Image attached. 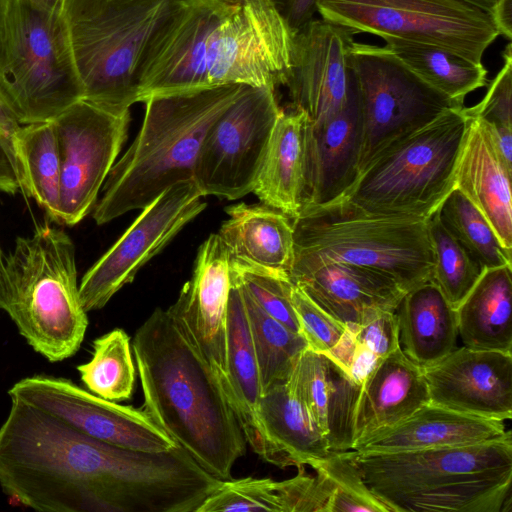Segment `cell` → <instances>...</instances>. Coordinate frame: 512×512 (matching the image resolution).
I'll use <instances>...</instances> for the list:
<instances>
[{
  "label": "cell",
  "instance_id": "cell-37",
  "mask_svg": "<svg viewBox=\"0 0 512 512\" xmlns=\"http://www.w3.org/2000/svg\"><path fill=\"white\" fill-rule=\"evenodd\" d=\"M436 213L446 230L484 269L512 264V250L506 249L484 215L454 188Z\"/></svg>",
  "mask_w": 512,
  "mask_h": 512
},
{
  "label": "cell",
  "instance_id": "cell-42",
  "mask_svg": "<svg viewBox=\"0 0 512 512\" xmlns=\"http://www.w3.org/2000/svg\"><path fill=\"white\" fill-rule=\"evenodd\" d=\"M282 512L278 481L270 478L222 480L196 512Z\"/></svg>",
  "mask_w": 512,
  "mask_h": 512
},
{
  "label": "cell",
  "instance_id": "cell-20",
  "mask_svg": "<svg viewBox=\"0 0 512 512\" xmlns=\"http://www.w3.org/2000/svg\"><path fill=\"white\" fill-rule=\"evenodd\" d=\"M360 138L359 103L350 72L342 109L318 125L306 122L301 209L329 204L352 185L358 174Z\"/></svg>",
  "mask_w": 512,
  "mask_h": 512
},
{
  "label": "cell",
  "instance_id": "cell-17",
  "mask_svg": "<svg viewBox=\"0 0 512 512\" xmlns=\"http://www.w3.org/2000/svg\"><path fill=\"white\" fill-rule=\"evenodd\" d=\"M231 288L230 255L214 233L199 247L191 279L167 309L215 375L226 398L229 394L227 351Z\"/></svg>",
  "mask_w": 512,
  "mask_h": 512
},
{
  "label": "cell",
  "instance_id": "cell-31",
  "mask_svg": "<svg viewBox=\"0 0 512 512\" xmlns=\"http://www.w3.org/2000/svg\"><path fill=\"white\" fill-rule=\"evenodd\" d=\"M511 297L512 264L485 269L456 308L463 346L512 353Z\"/></svg>",
  "mask_w": 512,
  "mask_h": 512
},
{
  "label": "cell",
  "instance_id": "cell-2",
  "mask_svg": "<svg viewBox=\"0 0 512 512\" xmlns=\"http://www.w3.org/2000/svg\"><path fill=\"white\" fill-rule=\"evenodd\" d=\"M295 31L271 0H174L141 66L138 102L224 85L285 86Z\"/></svg>",
  "mask_w": 512,
  "mask_h": 512
},
{
  "label": "cell",
  "instance_id": "cell-19",
  "mask_svg": "<svg viewBox=\"0 0 512 512\" xmlns=\"http://www.w3.org/2000/svg\"><path fill=\"white\" fill-rule=\"evenodd\" d=\"M423 371L431 403L503 422L512 418V353L456 347Z\"/></svg>",
  "mask_w": 512,
  "mask_h": 512
},
{
  "label": "cell",
  "instance_id": "cell-14",
  "mask_svg": "<svg viewBox=\"0 0 512 512\" xmlns=\"http://www.w3.org/2000/svg\"><path fill=\"white\" fill-rule=\"evenodd\" d=\"M52 122L61 166L59 223L72 226L94 209L127 138L130 110L114 112L82 99Z\"/></svg>",
  "mask_w": 512,
  "mask_h": 512
},
{
  "label": "cell",
  "instance_id": "cell-22",
  "mask_svg": "<svg viewBox=\"0 0 512 512\" xmlns=\"http://www.w3.org/2000/svg\"><path fill=\"white\" fill-rule=\"evenodd\" d=\"M292 282L345 326L364 324L382 310L395 311L405 293L382 272L341 262L322 265Z\"/></svg>",
  "mask_w": 512,
  "mask_h": 512
},
{
  "label": "cell",
  "instance_id": "cell-6",
  "mask_svg": "<svg viewBox=\"0 0 512 512\" xmlns=\"http://www.w3.org/2000/svg\"><path fill=\"white\" fill-rule=\"evenodd\" d=\"M0 309L28 344L50 362L73 356L88 327L79 296L75 248L47 223L18 237L0 258Z\"/></svg>",
  "mask_w": 512,
  "mask_h": 512
},
{
  "label": "cell",
  "instance_id": "cell-51",
  "mask_svg": "<svg viewBox=\"0 0 512 512\" xmlns=\"http://www.w3.org/2000/svg\"><path fill=\"white\" fill-rule=\"evenodd\" d=\"M470 2L478 7H481L485 10L492 12V9L496 3V0H465Z\"/></svg>",
  "mask_w": 512,
  "mask_h": 512
},
{
  "label": "cell",
  "instance_id": "cell-46",
  "mask_svg": "<svg viewBox=\"0 0 512 512\" xmlns=\"http://www.w3.org/2000/svg\"><path fill=\"white\" fill-rule=\"evenodd\" d=\"M317 0H288L282 10L287 22L297 30L313 19Z\"/></svg>",
  "mask_w": 512,
  "mask_h": 512
},
{
  "label": "cell",
  "instance_id": "cell-27",
  "mask_svg": "<svg viewBox=\"0 0 512 512\" xmlns=\"http://www.w3.org/2000/svg\"><path fill=\"white\" fill-rule=\"evenodd\" d=\"M258 419L269 448V463L280 468L310 465L330 453L327 437L286 382L262 394Z\"/></svg>",
  "mask_w": 512,
  "mask_h": 512
},
{
  "label": "cell",
  "instance_id": "cell-41",
  "mask_svg": "<svg viewBox=\"0 0 512 512\" xmlns=\"http://www.w3.org/2000/svg\"><path fill=\"white\" fill-rule=\"evenodd\" d=\"M512 45L503 52V65L488 86L483 99L466 113L480 119L503 158L512 169Z\"/></svg>",
  "mask_w": 512,
  "mask_h": 512
},
{
  "label": "cell",
  "instance_id": "cell-13",
  "mask_svg": "<svg viewBox=\"0 0 512 512\" xmlns=\"http://www.w3.org/2000/svg\"><path fill=\"white\" fill-rule=\"evenodd\" d=\"M282 111L276 89L246 86L208 129L193 180L205 196L236 200L251 193Z\"/></svg>",
  "mask_w": 512,
  "mask_h": 512
},
{
  "label": "cell",
  "instance_id": "cell-44",
  "mask_svg": "<svg viewBox=\"0 0 512 512\" xmlns=\"http://www.w3.org/2000/svg\"><path fill=\"white\" fill-rule=\"evenodd\" d=\"M294 477L278 481L282 512H326L330 488L318 472L311 476L299 466Z\"/></svg>",
  "mask_w": 512,
  "mask_h": 512
},
{
  "label": "cell",
  "instance_id": "cell-26",
  "mask_svg": "<svg viewBox=\"0 0 512 512\" xmlns=\"http://www.w3.org/2000/svg\"><path fill=\"white\" fill-rule=\"evenodd\" d=\"M395 313L400 348L422 369L436 364L456 348V309L432 281L405 292Z\"/></svg>",
  "mask_w": 512,
  "mask_h": 512
},
{
  "label": "cell",
  "instance_id": "cell-18",
  "mask_svg": "<svg viewBox=\"0 0 512 512\" xmlns=\"http://www.w3.org/2000/svg\"><path fill=\"white\" fill-rule=\"evenodd\" d=\"M347 29L325 19H311L295 31L292 65L286 87L291 108L302 111L307 123L318 125L346 103L350 71Z\"/></svg>",
  "mask_w": 512,
  "mask_h": 512
},
{
  "label": "cell",
  "instance_id": "cell-1",
  "mask_svg": "<svg viewBox=\"0 0 512 512\" xmlns=\"http://www.w3.org/2000/svg\"><path fill=\"white\" fill-rule=\"evenodd\" d=\"M194 468L179 446L123 449L11 398L0 426V487L40 512H181Z\"/></svg>",
  "mask_w": 512,
  "mask_h": 512
},
{
  "label": "cell",
  "instance_id": "cell-24",
  "mask_svg": "<svg viewBox=\"0 0 512 512\" xmlns=\"http://www.w3.org/2000/svg\"><path fill=\"white\" fill-rule=\"evenodd\" d=\"M511 177L512 169L505 164L485 124L469 116L454 186L484 215L508 250H512Z\"/></svg>",
  "mask_w": 512,
  "mask_h": 512
},
{
  "label": "cell",
  "instance_id": "cell-12",
  "mask_svg": "<svg viewBox=\"0 0 512 512\" xmlns=\"http://www.w3.org/2000/svg\"><path fill=\"white\" fill-rule=\"evenodd\" d=\"M360 112L358 172L378 151L427 124L449 108L462 107L425 83L387 48L354 40L348 49Z\"/></svg>",
  "mask_w": 512,
  "mask_h": 512
},
{
  "label": "cell",
  "instance_id": "cell-30",
  "mask_svg": "<svg viewBox=\"0 0 512 512\" xmlns=\"http://www.w3.org/2000/svg\"><path fill=\"white\" fill-rule=\"evenodd\" d=\"M232 279V278H231ZM228 402L247 444L266 462L269 448L258 419L262 396L258 365L240 287L232 280L228 309Z\"/></svg>",
  "mask_w": 512,
  "mask_h": 512
},
{
  "label": "cell",
  "instance_id": "cell-21",
  "mask_svg": "<svg viewBox=\"0 0 512 512\" xmlns=\"http://www.w3.org/2000/svg\"><path fill=\"white\" fill-rule=\"evenodd\" d=\"M503 421L428 402L397 424L358 439V453H393L483 443L510 436Z\"/></svg>",
  "mask_w": 512,
  "mask_h": 512
},
{
  "label": "cell",
  "instance_id": "cell-10",
  "mask_svg": "<svg viewBox=\"0 0 512 512\" xmlns=\"http://www.w3.org/2000/svg\"><path fill=\"white\" fill-rule=\"evenodd\" d=\"M0 93L21 125L52 121L83 99L63 13L13 1L0 60Z\"/></svg>",
  "mask_w": 512,
  "mask_h": 512
},
{
  "label": "cell",
  "instance_id": "cell-49",
  "mask_svg": "<svg viewBox=\"0 0 512 512\" xmlns=\"http://www.w3.org/2000/svg\"><path fill=\"white\" fill-rule=\"evenodd\" d=\"M14 0H0V60L8 25V18Z\"/></svg>",
  "mask_w": 512,
  "mask_h": 512
},
{
  "label": "cell",
  "instance_id": "cell-8",
  "mask_svg": "<svg viewBox=\"0 0 512 512\" xmlns=\"http://www.w3.org/2000/svg\"><path fill=\"white\" fill-rule=\"evenodd\" d=\"M468 121L464 106L449 108L394 140L372 156L335 201L365 215L427 220L455 188Z\"/></svg>",
  "mask_w": 512,
  "mask_h": 512
},
{
  "label": "cell",
  "instance_id": "cell-52",
  "mask_svg": "<svg viewBox=\"0 0 512 512\" xmlns=\"http://www.w3.org/2000/svg\"><path fill=\"white\" fill-rule=\"evenodd\" d=\"M230 1L241 2V1H245V0H230ZM271 1H273L280 7V6H284L288 0H271Z\"/></svg>",
  "mask_w": 512,
  "mask_h": 512
},
{
  "label": "cell",
  "instance_id": "cell-53",
  "mask_svg": "<svg viewBox=\"0 0 512 512\" xmlns=\"http://www.w3.org/2000/svg\"><path fill=\"white\" fill-rule=\"evenodd\" d=\"M3 255V252H2V249H1V246H0V258L2 257Z\"/></svg>",
  "mask_w": 512,
  "mask_h": 512
},
{
  "label": "cell",
  "instance_id": "cell-38",
  "mask_svg": "<svg viewBox=\"0 0 512 512\" xmlns=\"http://www.w3.org/2000/svg\"><path fill=\"white\" fill-rule=\"evenodd\" d=\"M427 226L434 258L430 281L456 309L485 269L446 230L436 211Z\"/></svg>",
  "mask_w": 512,
  "mask_h": 512
},
{
  "label": "cell",
  "instance_id": "cell-40",
  "mask_svg": "<svg viewBox=\"0 0 512 512\" xmlns=\"http://www.w3.org/2000/svg\"><path fill=\"white\" fill-rule=\"evenodd\" d=\"M231 277L240 283L270 316L294 332H300L291 291L293 282L286 272L230 258Z\"/></svg>",
  "mask_w": 512,
  "mask_h": 512
},
{
  "label": "cell",
  "instance_id": "cell-32",
  "mask_svg": "<svg viewBox=\"0 0 512 512\" xmlns=\"http://www.w3.org/2000/svg\"><path fill=\"white\" fill-rule=\"evenodd\" d=\"M387 48L425 83L459 106L465 97L487 84V70L443 47L412 40L384 37Z\"/></svg>",
  "mask_w": 512,
  "mask_h": 512
},
{
  "label": "cell",
  "instance_id": "cell-28",
  "mask_svg": "<svg viewBox=\"0 0 512 512\" xmlns=\"http://www.w3.org/2000/svg\"><path fill=\"white\" fill-rule=\"evenodd\" d=\"M217 233L230 258L290 273L294 260L292 218L267 205L240 203L225 209Z\"/></svg>",
  "mask_w": 512,
  "mask_h": 512
},
{
  "label": "cell",
  "instance_id": "cell-35",
  "mask_svg": "<svg viewBox=\"0 0 512 512\" xmlns=\"http://www.w3.org/2000/svg\"><path fill=\"white\" fill-rule=\"evenodd\" d=\"M91 393L114 402L129 400L136 380L128 334L116 328L94 340L89 362L77 366Z\"/></svg>",
  "mask_w": 512,
  "mask_h": 512
},
{
  "label": "cell",
  "instance_id": "cell-29",
  "mask_svg": "<svg viewBox=\"0 0 512 512\" xmlns=\"http://www.w3.org/2000/svg\"><path fill=\"white\" fill-rule=\"evenodd\" d=\"M306 122L302 111L282 109L252 190L262 204L290 218H295L302 207Z\"/></svg>",
  "mask_w": 512,
  "mask_h": 512
},
{
  "label": "cell",
  "instance_id": "cell-47",
  "mask_svg": "<svg viewBox=\"0 0 512 512\" xmlns=\"http://www.w3.org/2000/svg\"><path fill=\"white\" fill-rule=\"evenodd\" d=\"M491 13L499 35L504 36L510 42L512 39V0H496Z\"/></svg>",
  "mask_w": 512,
  "mask_h": 512
},
{
  "label": "cell",
  "instance_id": "cell-16",
  "mask_svg": "<svg viewBox=\"0 0 512 512\" xmlns=\"http://www.w3.org/2000/svg\"><path fill=\"white\" fill-rule=\"evenodd\" d=\"M8 394L105 444L148 453L166 452L177 445L144 409L103 399L65 378L26 377Z\"/></svg>",
  "mask_w": 512,
  "mask_h": 512
},
{
  "label": "cell",
  "instance_id": "cell-48",
  "mask_svg": "<svg viewBox=\"0 0 512 512\" xmlns=\"http://www.w3.org/2000/svg\"><path fill=\"white\" fill-rule=\"evenodd\" d=\"M20 127L16 115L0 93V132L11 140Z\"/></svg>",
  "mask_w": 512,
  "mask_h": 512
},
{
  "label": "cell",
  "instance_id": "cell-5",
  "mask_svg": "<svg viewBox=\"0 0 512 512\" xmlns=\"http://www.w3.org/2000/svg\"><path fill=\"white\" fill-rule=\"evenodd\" d=\"M246 85H224L145 100L141 128L111 168L93 209L96 224L143 209L171 186L193 180L205 135Z\"/></svg>",
  "mask_w": 512,
  "mask_h": 512
},
{
  "label": "cell",
  "instance_id": "cell-11",
  "mask_svg": "<svg viewBox=\"0 0 512 512\" xmlns=\"http://www.w3.org/2000/svg\"><path fill=\"white\" fill-rule=\"evenodd\" d=\"M316 11L352 34L433 44L478 63L500 36L492 13L465 0H317Z\"/></svg>",
  "mask_w": 512,
  "mask_h": 512
},
{
  "label": "cell",
  "instance_id": "cell-34",
  "mask_svg": "<svg viewBox=\"0 0 512 512\" xmlns=\"http://www.w3.org/2000/svg\"><path fill=\"white\" fill-rule=\"evenodd\" d=\"M232 280L240 287L244 301L263 394L287 381L308 343L301 333L266 313L240 283Z\"/></svg>",
  "mask_w": 512,
  "mask_h": 512
},
{
  "label": "cell",
  "instance_id": "cell-3",
  "mask_svg": "<svg viewBox=\"0 0 512 512\" xmlns=\"http://www.w3.org/2000/svg\"><path fill=\"white\" fill-rule=\"evenodd\" d=\"M132 350L150 418L204 470L231 478L246 439L217 379L168 310L137 329Z\"/></svg>",
  "mask_w": 512,
  "mask_h": 512
},
{
  "label": "cell",
  "instance_id": "cell-4",
  "mask_svg": "<svg viewBox=\"0 0 512 512\" xmlns=\"http://www.w3.org/2000/svg\"><path fill=\"white\" fill-rule=\"evenodd\" d=\"M351 455L389 512H509L512 437L478 444Z\"/></svg>",
  "mask_w": 512,
  "mask_h": 512
},
{
  "label": "cell",
  "instance_id": "cell-23",
  "mask_svg": "<svg viewBox=\"0 0 512 512\" xmlns=\"http://www.w3.org/2000/svg\"><path fill=\"white\" fill-rule=\"evenodd\" d=\"M286 383L327 437L330 451L351 450L361 383L352 380L326 354L309 348L300 355Z\"/></svg>",
  "mask_w": 512,
  "mask_h": 512
},
{
  "label": "cell",
  "instance_id": "cell-36",
  "mask_svg": "<svg viewBox=\"0 0 512 512\" xmlns=\"http://www.w3.org/2000/svg\"><path fill=\"white\" fill-rule=\"evenodd\" d=\"M395 311L382 310L361 325H348L336 346L326 355L352 380L361 383L388 354L399 347Z\"/></svg>",
  "mask_w": 512,
  "mask_h": 512
},
{
  "label": "cell",
  "instance_id": "cell-33",
  "mask_svg": "<svg viewBox=\"0 0 512 512\" xmlns=\"http://www.w3.org/2000/svg\"><path fill=\"white\" fill-rule=\"evenodd\" d=\"M11 142L19 165L21 192L59 223L61 166L53 122L21 125Z\"/></svg>",
  "mask_w": 512,
  "mask_h": 512
},
{
  "label": "cell",
  "instance_id": "cell-7",
  "mask_svg": "<svg viewBox=\"0 0 512 512\" xmlns=\"http://www.w3.org/2000/svg\"><path fill=\"white\" fill-rule=\"evenodd\" d=\"M427 220L365 215L339 201L302 208L292 218L290 279L341 262L382 272L407 292L431 279Z\"/></svg>",
  "mask_w": 512,
  "mask_h": 512
},
{
  "label": "cell",
  "instance_id": "cell-15",
  "mask_svg": "<svg viewBox=\"0 0 512 512\" xmlns=\"http://www.w3.org/2000/svg\"><path fill=\"white\" fill-rule=\"evenodd\" d=\"M194 180L177 183L153 200L83 275L79 284L86 312L103 308L137 272L205 208Z\"/></svg>",
  "mask_w": 512,
  "mask_h": 512
},
{
  "label": "cell",
  "instance_id": "cell-25",
  "mask_svg": "<svg viewBox=\"0 0 512 512\" xmlns=\"http://www.w3.org/2000/svg\"><path fill=\"white\" fill-rule=\"evenodd\" d=\"M428 402L429 391L423 369L399 346L360 384L353 414V445L373 431L404 420Z\"/></svg>",
  "mask_w": 512,
  "mask_h": 512
},
{
  "label": "cell",
  "instance_id": "cell-45",
  "mask_svg": "<svg viewBox=\"0 0 512 512\" xmlns=\"http://www.w3.org/2000/svg\"><path fill=\"white\" fill-rule=\"evenodd\" d=\"M21 189L20 170L12 142L0 132V191L14 195Z\"/></svg>",
  "mask_w": 512,
  "mask_h": 512
},
{
  "label": "cell",
  "instance_id": "cell-9",
  "mask_svg": "<svg viewBox=\"0 0 512 512\" xmlns=\"http://www.w3.org/2000/svg\"><path fill=\"white\" fill-rule=\"evenodd\" d=\"M174 0H65L83 100L123 112L138 102L141 66Z\"/></svg>",
  "mask_w": 512,
  "mask_h": 512
},
{
  "label": "cell",
  "instance_id": "cell-50",
  "mask_svg": "<svg viewBox=\"0 0 512 512\" xmlns=\"http://www.w3.org/2000/svg\"><path fill=\"white\" fill-rule=\"evenodd\" d=\"M34 7L54 14H62L65 0H25Z\"/></svg>",
  "mask_w": 512,
  "mask_h": 512
},
{
  "label": "cell",
  "instance_id": "cell-39",
  "mask_svg": "<svg viewBox=\"0 0 512 512\" xmlns=\"http://www.w3.org/2000/svg\"><path fill=\"white\" fill-rule=\"evenodd\" d=\"M309 466L329 485L331 493L326 512H389L365 483L350 450L330 451Z\"/></svg>",
  "mask_w": 512,
  "mask_h": 512
},
{
  "label": "cell",
  "instance_id": "cell-43",
  "mask_svg": "<svg viewBox=\"0 0 512 512\" xmlns=\"http://www.w3.org/2000/svg\"><path fill=\"white\" fill-rule=\"evenodd\" d=\"M291 301L308 348L324 354L330 352L340 341L346 326L320 308L294 283Z\"/></svg>",
  "mask_w": 512,
  "mask_h": 512
}]
</instances>
